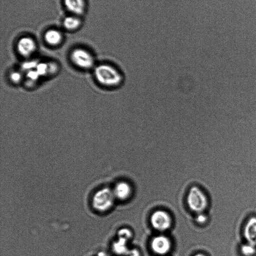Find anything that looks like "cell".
I'll use <instances>...</instances> for the list:
<instances>
[{
  "label": "cell",
  "mask_w": 256,
  "mask_h": 256,
  "mask_svg": "<svg viewBox=\"0 0 256 256\" xmlns=\"http://www.w3.org/2000/svg\"><path fill=\"white\" fill-rule=\"evenodd\" d=\"M94 75L99 84L108 88L120 87L123 84L124 78L123 72L118 68L108 63L94 66Z\"/></svg>",
  "instance_id": "1"
},
{
  "label": "cell",
  "mask_w": 256,
  "mask_h": 256,
  "mask_svg": "<svg viewBox=\"0 0 256 256\" xmlns=\"http://www.w3.org/2000/svg\"><path fill=\"white\" fill-rule=\"evenodd\" d=\"M186 200L190 209L197 214L202 212L208 207V200L206 196L197 186H192L190 188Z\"/></svg>",
  "instance_id": "2"
},
{
  "label": "cell",
  "mask_w": 256,
  "mask_h": 256,
  "mask_svg": "<svg viewBox=\"0 0 256 256\" xmlns=\"http://www.w3.org/2000/svg\"><path fill=\"white\" fill-rule=\"evenodd\" d=\"M115 198L113 190L108 188H103L94 195L92 206L98 211L106 212L112 206Z\"/></svg>",
  "instance_id": "3"
},
{
  "label": "cell",
  "mask_w": 256,
  "mask_h": 256,
  "mask_svg": "<svg viewBox=\"0 0 256 256\" xmlns=\"http://www.w3.org/2000/svg\"><path fill=\"white\" fill-rule=\"evenodd\" d=\"M70 58L72 64L82 70H89L94 68V59L92 54L82 48H76L72 50Z\"/></svg>",
  "instance_id": "4"
},
{
  "label": "cell",
  "mask_w": 256,
  "mask_h": 256,
  "mask_svg": "<svg viewBox=\"0 0 256 256\" xmlns=\"http://www.w3.org/2000/svg\"><path fill=\"white\" fill-rule=\"evenodd\" d=\"M152 226L158 231L168 230L172 225V219L169 214L162 210H158L152 213L150 217Z\"/></svg>",
  "instance_id": "5"
},
{
  "label": "cell",
  "mask_w": 256,
  "mask_h": 256,
  "mask_svg": "<svg viewBox=\"0 0 256 256\" xmlns=\"http://www.w3.org/2000/svg\"><path fill=\"white\" fill-rule=\"evenodd\" d=\"M36 50L34 40L29 36L20 38L17 42L16 50L22 56L28 58L32 56Z\"/></svg>",
  "instance_id": "6"
},
{
  "label": "cell",
  "mask_w": 256,
  "mask_h": 256,
  "mask_svg": "<svg viewBox=\"0 0 256 256\" xmlns=\"http://www.w3.org/2000/svg\"><path fill=\"white\" fill-rule=\"evenodd\" d=\"M152 252L160 256L168 254L171 248V242L166 236L160 235L154 237L150 243Z\"/></svg>",
  "instance_id": "7"
},
{
  "label": "cell",
  "mask_w": 256,
  "mask_h": 256,
  "mask_svg": "<svg viewBox=\"0 0 256 256\" xmlns=\"http://www.w3.org/2000/svg\"><path fill=\"white\" fill-rule=\"evenodd\" d=\"M244 236L247 242L256 246V216L251 217L246 223Z\"/></svg>",
  "instance_id": "8"
},
{
  "label": "cell",
  "mask_w": 256,
  "mask_h": 256,
  "mask_svg": "<svg viewBox=\"0 0 256 256\" xmlns=\"http://www.w3.org/2000/svg\"><path fill=\"white\" fill-rule=\"evenodd\" d=\"M113 192L116 198L120 200H125L130 196L132 188L127 182H120L116 185Z\"/></svg>",
  "instance_id": "9"
},
{
  "label": "cell",
  "mask_w": 256,
  "mask_h": 256,
  "mask_svg": "<svg viewBox=\"0 0 256 256\" xmlns=\"http://www.w3.org/2000/svg\"><path fill=\"white\" fill-rule=\"evenodd\" d=\"M64 2L67 10L74 14L80 15L84 12V0H64Z\"/></svg>",
  "instance_id": "10"
},
{
  "label": "cell",
  "mask_w": 256,
  "mask_h": 256,
  "mask_svg": "<svg viewBox=\"0 0 256 256\" xmlns=\"http://www.w3.org/2000/svg\"><path fill=\"white\" fill-rule=\"evenodd\" d=\"M44 39L48 44L51 46H56L61 42L62 36L58 30L50 29L45 32Z\"/></svg>",
  "instance_id": "11"
},
{
  "label": "cell",
  "mask_w": 256,
  "mask_h": 256,
  "mask_svg": "<svg viewBox=\"0 0 256 256\" xmlns=\"http://www.w3.org/2000/svg\"><path fill=\"white\" fill-rule=\"evenodd\" d=\"M127 242L128 241L124 239L118 238L112 244L113 252L118 255L126 256L129 250L127 246Z\"/></svg>",
  "instance_id": "12"
},
{
  "label": "cell",
  "mask_w": 256,
  "mask_h": 256,
  "mask_svg": "<svg viewBox=\"0 0 256 256\" xmlns=\"http://www.w3.org/2000/svg\"><path fill=\"white\" fill-rule=\"evenodd\" d=\"M80 20L75 16H68L63 20V26L68 30H74L78 28L80 25Z\"/></svg>",
  "instance_id": "13"
},
{
  "label": "cell",
  "mask_w": 256,
  "mask_h": 256,
  "mask_svg": "<svg viewBox=\"0 0 256 256\" xmlns=\"http://www.w3.org/2000/svg\"><path fill=\"white\" fill-rule=\"evenodd\" d=\"M240 251L242 256H255L256 246L246 242L240 246Z\"/></svg>",
  "instance_id": "14"
},
{
  "label": "cell",
  "mask_w": 256,
  "mask_h": 256,
  "mask_svg": "<svg viewBox=\"0 0 256 256\" xmlns=\"http://www.w3.org/2000/svg\"><path fill=\"white\" fill-rule=\"evenodd\" d=\"M118 238L128 241L132 236V232L129 229L123 228L118 231Z\"/></svg>",
  "instance_id": "15"
},
{
  "label": "cell",
  "mask_w": 256,
  "mask_h": 256,
  "mask_svg": "<svg viewBox=\"0 0 256 256\" xmlns=\"http://www.w3.org/2000/svg\"><path fill=\"white\" fill-rule=\"evenodd\" d=\"M10 78L12 82L14 83L19 82L22 79L21 73L17 71H13L10 74Z\"/></svg>",
  "instance_id": "16"
},
{
  "label": "cell",
  "mask_w": 256,
  "mask_h": 256,
  "mask_svg": "<svg viewBox=\"0 0 256 256\" xmlns=\"http://www.w3.org/2000/svg\"><path fill=\"white\" fill-rule=\"evenodd\" d=\"M207 216L202 212L198 214L196 218V222L199 224H204L206 223L207 221Z\"/></svg>",
  "instance_id": "17"
},
{
  "label": "cell",
  "mask_w": 256,
  "mask_h": 256,
  "mask_svg": "<svg viewBox=\"0 0 256 256\" xmlns=\"http://www.w3.org/2000/svg\"><path fill=\"white\" fill-rule=\"evenodd\" d=\"M125 256H140V254L138 250L132 248L129 249Z\"/></svg>",
  "instance_id": "18"
},
{
  "label": "cell",
  "mask_w": 256,
  "mask_h": 256,
  "mask_svg": "<svg viewBox=\"0 0 256 256\" xmlns=\"http://www.w3.org/2000/svg\"><path fill=\"white\" fill-rule=\"evenodd\" d=\"M206 256V255H205L204 254H202V253H198L196 254H194V256Z\"/></svg>",
  "instance_id": "19"
}]
</instances>
